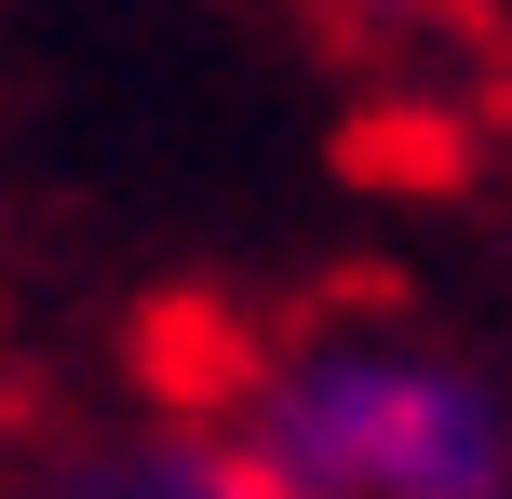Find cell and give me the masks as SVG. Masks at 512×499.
Instances as JSON below:
<instances>
[{
	"label": "cell",
	"instance_id": "6da1fadb",
	"mask_svg": "<svg viewBox=\"0 0 512 499\" xmlns=\"http://www.w3.org/2000/svg\"><path fill=\"white\" fill-rule=\"evenodd\" d=\"M203 432L270 499H499V392L459 351H418L391 324H297L256 338L203 392Z\"/></svg>",
	"mask_w": 512,
	"mask_h": 499
},
{
	"label": "cell",
	"instance_id": "7a4b0ae2",
	"mask_svg": "<svg viewBox=\"0 0 512 499\" xmlns=\"http://www.w3.org/2000/svg\"><path fill=\"white\" fill-rule=\"evenodd\" d=\"M68 499H270L243 473L230 446H216L203 419H176V432H149V446H122V459H95V473H81Z\"/></svg>",
	"mask_w": 512,
	"mask_h": 499
}]
</instances>
